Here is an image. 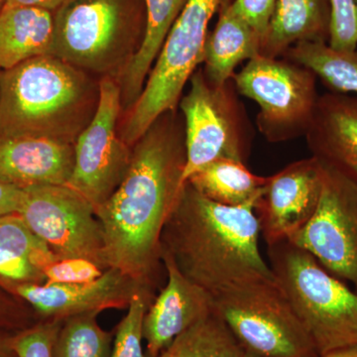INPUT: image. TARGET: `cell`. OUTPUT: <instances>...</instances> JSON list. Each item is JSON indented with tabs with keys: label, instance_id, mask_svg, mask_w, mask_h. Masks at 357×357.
I'll return each mask as SVG.
<instances>
[{
	"label": "cell",
	"instance_id": "8d00e7d4",
	"mask_svg": "<svg viewBox=\"0 0 357 357\" xmlns=\"http://www.w3.org/2000/svg\"><path fill=\"white\" fill-rule=\"evenodd\" d=\"M6 0H0V11L3 9V7L6 6Z\"/></svg>",
	"mask_w": 357,
	"mask_h": 357
},
{
	"label": "cell",
	"instance_id": "2e32d148",
	"mask_svg": "<svg viewBox=\"0 0 357 357\" xmlns=\"http://www.w3.org/2000/svg\"><path fill=\"white\" fill-rule=\"evenodd\" d=\"M74 160L75 144L44 136H0V180L18 189L67 185Z\"/></svg>",
	"mask_w": 357,
	"mask_h": 357
},
{
	"label": "cell",
	"instance_id": "d6a6232c",
	"mask_svg": "<svg viewBox=\"0 0 357 357\" xmlns=\"http://www.w3.org/2000/svg\"><path fill=\"white\" fill-rule=\"evenodd\" d=\"M24 191L0 180V217L20 211Z\"/></svg>",
	"mask_w": 357,
	"mask_h": 357
},
{
	"label": "cell",
	"instance_id": "30bf717a",
	"mask_svg": "<svg viewBox=\"0 0 357 357\" xmlns=\"http://www.w3.org/2000/svg\"><path fill=\"white\" fill-rule=\"evenodd\" d=\"M23 191L18 213L57 259L84 258L109 269L102 225L88 199L67 185Z\"/></svg>",
	"mask_w": 357,
	"mask_h": 357
},
{
	"label": "cell",
	"instance_id": "f546056e",
	"mask_svg": "<svg viewBox=\"0 0 357 357\" xmlns=\"http://www.w3.org/2000/svg\"><path fill=\"white\" fill-rule=\"evenodd\" d=\"M103 270L84 258L57 259L45 268V284L89 283L102 276Z\"/></svg>",
	"mask_w": 357,
	"mask_h": 357
},
{
	"label": "cell",
	"instance_id": "8992f818",
	"mask_svg": "<svg viewBox=\"0 0 357 357\" xmlns=\"http://www.w3.org/2000/svg\"><path fill=\"white\" fill-rule=\"evenodd\" d=\"M223 0H188L150 70L142 93L122 122L119 135L128 146L157 119L177 109L183 89L204 62L208 24Z\"/></svg>",
	"mask_w": 357,
	"mask_h": 357
},
{
	"label": "cell",
	"instance_id": "484cf974",
	"mask_svg": "<svg viewBox=\"0 0 357 357\" xmlns=\"http://www.w3.org/2000/svg\"><path fill=\"white\" fill-rule=\"evenodd\" d=\"M98 312L77 314L63 319L59 332L57 357H109L114 332L103 330Z\"/></svg>",
	"mask_w": 357,
	"mask_h": 357
},
{
	"label": "cell",
	"instance_id": "277c9868",
	"mask_svg": "<svg viewBox=\"0 0 357 357\" xmlns=\"http://www.w3.org/2000/svg\"><path fill=\"white\" fill-rule=\"evenodd\" d=\"M270 268L319 357L357 344V293L290 241L268 245Z\"/></svg>",
	"mask_w": 357,
	"mask_h": 357
},
{
	"label": "cell",
	"instance_id": "f1b7e54d",
	"mask_svg": "<svg viewBox=\"0 0 357 357\" xmlns=\"http://www.w3.org/2000/svg\"><path fill=\"white\" fill-rule=\"evenodd\" d=\"M328 45L337 51L357 48V0H330Z\"/></svg>",
	"mask_w": 357,
	"mask_h": 357
},
{
	"label": "cell",
	"instance_id": "4dcf8cb0",
	"mask_svg": "<svg viewBox=\"0 0 357 357\" xmlns=\"http://www.w3.org/2000/svg\"><path fill=\"white\" fill-rule=\"evenodd\" d=\"M38 321L27 303L0 287V332L17 333Z\"/></svg>",
	"mask_w": 357,
	"mask_h": 357
},
{
	"label": "cell",
	"instance_id": "74e56055",
	"mask_svg": "<svg viewBox=\"0 0 357 357\" xmlns=\"http://www.w3.org/2000/svg\"><path fill=\"white\" fill-rule=\"evenodd\" d=\"M245 357H259V356H255V354H249V352L246 351Z\"/></svg>",
	"mask_w": 357,
	"mask_h": 357
},
{
	"label": "cell",
	"instance_id": "ffe728a7",
	"mask_svg": "<svg viewBox=\"0 0 357 357\" xmlns=\"http://www.w3.org/2000/svg\"><path fill=\"white\" fill-rule=\"evenodd\" d=\"M330 26V0H277L260 55L282 58L299 43H328Z\"/></svg>",
	"mask_w": 357,
	"mask_h": 357
},
{
	"label": "cell",
	"instance_id": "44dd1931",
	"mask_svg": "<svg viewBox=\"0 0 357 357\" xmlns=\"http://www.w3.org/2000/svg\"><path fill=\"white\" fill-rule=\"evenodd\" d=\"M188 0H143L145 30L137 53L117 79L121 86L122 110L128 112L142 93L150 70L158 57L171 28Z\"/></svg>",
	"mask_w": 357,
	"mask_h": 357
},
{
	"label": "cell",
	"instance_id": "6da1fadb",
	"mask_svg": "<svg viewBox=\"0 0 357 357\" xmlns=\"http://www.w3.org/2000/svg\"><path fill=\"white\" fill-rule=\"evenodd\" d=\"M185 162L184 119L169 110L134 144L126 177L96 210L107 266L153 290L163 264L160 237L185 184Z\"/></svg>",
	"mask_w": 357,
	"mask_h": 357
},
{
	"label": "cell",
	"instance_id": "d4e9b609",
	"mask_svg": "<svg viewBox=\"0 0 357 357\" xmlns=\"http://www.w3.org/2000/svg\"><path fill=\"white\" fill-rule=\"evenodd\" d=\"M246 351L215 312L181 333L158 357H245Z\"/></svg>",
	"mask_w": 357,
	"mask_h": 357
},
{
	"label": "cell",
	"instance_id": "f35d334b",
	"mask_svg": "<svg viewBox=\"0 0 357 357\" xmlns=\"http://www.w3.org/2000/svg\"><path fill=\"white\" fill-rule=\"evenodd\" d=\"M1 72H2V70H0V76H1Z\"/></svg>",
	"mask_w": 357,
	"mask_h": 357
},
{
	"label": "cell",
	"instance_id": "52a82bcc",
	"mask_svg": "<svg viewBox=\"0 0 357 357\" xmlns=\"http://www.w3.org/2000/svg\"><path fill=\"white\" fill-rule=\"evenodd\" d=\"M234 79L215 86L197 70L190 79L187 95L178 102L185 123L187 162L183 181L217 160L246 164L252 128L238 98Z\"/></svg>",
	"mask_w": 357,
	"mask_h": 357
},
{
	"label": "cell",
	"instance_id": "1f68e13d",
	"mask_svg": "<svg viewBox=\"0 0 357 357\" xmlns=\"http://www.w3.org/2000/svg\"><path fill=\"white\" fill-rule=\"evenodd\" d=\"M276 2L277 0H232L231 6L263 39Z\"/></svg>",
	"mask_w": 357,
	"mask_h": 357
},
{
	"label": "cell",
	"instance_id": "9a60e30c",
	"mask_svg": "<svg viewBox=\"0 0 357 357\" xmlns=\"http://www.w3.org/2000/svg\"><path fill=\"white\" fill-rule=\"evenodd\" d=\"M168 281L155 297L143 321L149 357H158L174 340L213 312V297L178 271L169 256L161 255Z\"/></svg>",
	"mask_w": 357,
	"mask_h": 357
},
{
	"label": "cell",
	"instance_id": "e0dca14e",
	"mask_svg": "<svg viewBox=\"0 0 357 357\" xmlns=\"http://www.w3.org/2000/svg\"><path fill=\"white\" fill-rule=\"evenodd\" d=\"M312 156L357 185V96L328 93L319 96L309 131Z\"/></svg>",
	"mask_w": 357,
	"mask_h": 357
},
{
	"label": "cell",
	"instance_id": "9c48e42d",
	"mask_svg": "<svg viewBox=\"0 0 357 357\" xmlns=\"http://www.w3.org/2000/svg\"><path fill=\"white\" fill-rule=\"evenodd\" d=\"M232 79L237 93L259 107L256 126L268 142L306 136L321 96L311 70L288 59L259 55Z\"/></svg>",
	"mask_w": 357,
	"mask_h": 357
},
{
	"label": "cell",
	"instance_id": "83f0119b",
	"mask_svg": "<svg viewBox=\"0 0 357 357\" xmlns=\"http://www.w3.org/2000/svg\"><path fill=\"white\" fill-rule=\"evenodd\" d=\"M63 319H39L14 333L11 342L18 357H57L56 344Z\"/></svg>",
	"mask_w": 357,
	"mask_h": 357
},
{
	"label": "cell",
	"instance_id": "603a6c76",
	"mask_svg": "<svg viewBox=\"0 0 357 357\" xmlns=\"http://www.w3.org/2000/svg\"><path fill=\"white\" fill-rule=\"evenodd\" d=\"M185 182L211 201L238 206L261 197L267 177L255 175L243 162L222 159L199 169Z\"/></svg>",
	"mask_w": 357,
	"mask_h": 357
},
{
	"label": "cell",
	"instance_id": "ba28073f",
	"mask_svg": "<svg viewBox=\"0 0 357 357\" xmlns=\"http://www.w3.org/2000/svg\"><path fill=\"white\" fill-rule=\"evenodd\" d=\"M213 312L244 351L259 357H319L276 281L257 282L213 297Z\"/></svg>",
	"mask_w": 357,
	"mask_h": 357
},
{
	"label": "cell",
	"instance_id": "5bb4252c",
	"mask_svg": "<svg viewBox=\"0 0 357 357\" xmlns=\"http://www.w3.org/2000/svg\"><path fill=\"white\" fill-rule=\"evenodd\" d=\"M144 289L150 288L116 268H109L89 283L20 286L14 295L27 303L38 319H65L88 312L128 309L134 296Z\"/></svg>",
	"mask_w": 357,
	"mask_h": 357
},
{
	"label": "cell",
	"instance_id": "d590c367",
	"mask_svg": "<svg viewBox=\"0 0 357 357\" xmlns=\"http://www.w3.org/2000/svg\"><path fill=\"white\" fill-rule=\"evenodd\" d=\"M321 357H357V344L337 349Z\"/></svg>",
	"mask_w": 357,
	"mask_h": 357
},
{
	"label": "cell",
	"instance_id": "d6986e66",
	"mask_svg": "<svg viewBox=\"0 0 357 357\" xmlns=\"http://www.w3.org/2000/svg\"><path fill=\"white\" fill-rule=\"evenodd\" d=\"M223 0L215 29L208 33L204 47L203 72L211 84L227 83L236 68L260 55L262 37Z\"/></svg>",
	"mask_w": 357,
	"mask_h": 357
},
{
	"label": "cell",
	"instance_id": "7402d4cb",
	"mask_svg": "<svg viewBox=\"0 0 357 357\" xmlns=\"http://www.w3.org/2000/svg\"><path fill=\"white\" fill-rule=\"evenodd\" d=\"M54 13L35 7H4L0 11V70L50 55Z\"/></svg>",
	"mask_w": 357,
	"mask_h": 357
},
{
	"label": "cell",
	"instance_id": "cb8c5ba5",
	"mask_svg": "<svg viewBox=\"0 0 357 357\" xmlns=\"http://www.w3.org/2000/svg\"><path fill=\"white\" fill-rule=\"evenodd\" d=\"M282 58L311 70L330 91L357 96V48L342 52L324 42H304Z\"/></svg>",
	"mask_w": 357,
	"mask_h": 357
},
{
	"label": "cell",
	"instance_id": "7c38bea8",
	"mask_svg": "<svg viewBox=\"0 0 357 357\" xmlns=\"http://www.w3.org/2000/svg\"><path fill=\"white\" fill-rule=\"evenodd\" d=\"M323 166V190L312 220L290 239L357 293V185Z\"/></svg>",
	"mask_w": 357,
	"mask_h": 357
},
{
	"label": "cell",
	"instance_id": "4316f807",
	"mask_svg": "<svg viewBox=\"0 0 357 357\" xmlns=\"http://www.w3.org/2000/svg\"><path fill=\"white\" fill-rule=\"evenodd\" d=\"M155 297V291L150 289L134 296L128 312L115 328L109 357H149L143 347V321Z\"/></svg>",
	"mask_w": 357,
	"mask_h": 357
},
{
	"label": "cell",
	"instance_id": "4fadbf2b",
	"mask_svg": "<svg viewBox=\"0 0 357 357\" xmlns=\"http://www.w3.org/2000/svg\"><path fill=\"white\" fill-rule=\"evenodd\" d=\"M323 166L314 157L299 160L267 177L255 206L267 246L290 241L314 217L323 190Z\"/></svg>",
	"mask_w": 357,
	"mask_h": 357
},
{
	"label": "cell",
	"instance_id": "836d02e7",
	"mask_svg": "<svg viewBox=\"0 0 357 357\" xmlns=\"http://www.w3.org/2000/svg\"><path fill=\"white\" fill-rule=\"evenodd\" d=\"M67 1L68 0H6L4 7H35L54 13Z\"/></svg>",
	"mask_w": 357,
	"mask_h": 357
},
{
	"label": "cell",
	"instance_id": "ac0fdd59",
	"mask_svg": "<svg viewBox=\"0 0 357 357\" xmlns=\"http://www.w3.org/2000/svg\"><path fill=\"white\" fill-rule=\"evenodd\" d=\"M56 260L20 213L0 217V287L14 295L20 286L44 284L45 268Z\"/></svg>",
	"mask_w": 357,
	"mask_h": 357
},
{
	"label": "cell",
	"instance_id": "e575fe53",
	"mask_svg": "<svg viewBox=\"0 0 357 357\" xmlns=\"http://www.w3.org/2000/svg\"><path fill=\"white\" fill-rule=\"evenodd\" d=\"M13 335L11 333L0 332V357H18L11 342Z\"/></svg>",
	"mask_w": 357,
	"mask_h": 357
},
{
	"label": "cell",
	"instance_id": "3957f363",
	"mask_svg": "<svg viewBox=\"0 0 357 357\" xmlns=\"http://www.w3.org/2000/svg\"><path fill=\"white\" fill-rule=\"evenodd\" d=\"M100 81L53 55L0 76V136L37 135L75 144L95 116Z\"/></svg>",
	"mask_w": 357,
	"mask_h": 357
},
{
	"label": "cell",
	"instance_id": "7a4b0ae2",
	"mask_svg": "<svg viewBox=\"0 0 357 357\" xmlns=\"http://www.w3.org/2000/svg\"><path fill=\"white\" fill-rule=\"evenodd\" d=\"M259 198L238 206H223L185 182L162 229L161 255L169 256L185 278L211 297L275 281L258 244L255 206Z\"/></svg>",
	"mask_w": 357,
	"mask_h": 357
},
{
	"label": "cell",
	"instance_id": "8fae6325",
	"mask_svg": "<svg viewBox=\"0 0 357 357\" xmlns=\"http://www.w3.org/2000/svg\"><path fill=\"white\" fill-rule=\"evenodd\" d=\"M121 86L114 77L100 79L95 116L75 143L74 168L67 185L93 204L95 211L116 191L126 177L132 147L119 135Z\"/></svg>",
	"mask_w": 357,
	"mask_h": 357
},
{
	"label": "cell",
	"instance_id": "5b68a950",
	"mask_svg": "<svg viewBox=\"0 0 357 357\" xmlns=\"http://www.w3.org/2000/svg\"><path fill=\"white\" fill-rule=\"evenodd\" d=\"M143 36L134 0H68L54 13L50 55L89 74L117 81Z\"/></svg>",
	"mask_w": 357,
	"mask_h": 357
}]
</instances>
